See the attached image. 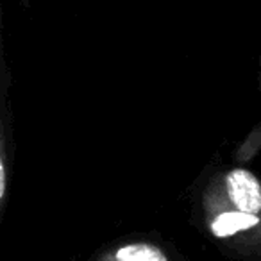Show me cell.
<instances>
[{
    "label": "cell",
    "mask_w": 261,
    "mask_h": 261,
    "mask_svg": "<svg viewBox=\"0 0 261 261\" xmlns=\"http://www.w3.org/2000/svg\"><path fill=\"white\" fill-rule=\"evenodd\" d=\"M225 195L234 210L257 215L261 211V181L249 170L234 168L225 175Z\"/></svg>",
    "instance_id": "cell-1"
},
{
    "label": "cell",
    "mask_w": 261,
    "mask_h": 261,
    "mask_svg": "<svg viewBox=\"0 0 261 261\" xmlns=\"http://www.w3.org/2000/svg\"><path fill=\"white\" fill-rule=\"evenodd\" d=\"M257 224H259L257 215L242 213L238 210H232V211H222L220 215H217L211 220L210 229L217 238H232V236L240 234V232L250 231Z\"/></svg>",
    "instance_id": "cell-2"
},
{
    "label": "cell",
    "mask_w": 261,
    "mask_h": 261,
    "mask_svg": "<svg viewBox=\"0 0 261 261\" xmlns=\"http://www.w3.org/2000/svg\"><path fill=\"white\" fill-rule=\"evenodd\" d=\"M115 259L122 261H160L167 259L163 252L158 247L147 245V243H135V245H125L115 252Z\"/></svg>",
    "instance_id": "cell-3"
},
{
    "label": "cell",
    "mask_w": 261,
    "mask_h": 261,
    "mask_svg": "<svg viewBox=\"0 0 261 261\" xmlns=\"http://www.w3.org/2000/svg\"><path fill=\"white\" fill-rule=\"evenodd\" d=\"M9 185V161H8V142H6V129L0 120V217L4 210L6 197Z\"/></svg>",
    "instance_id": "cell-4"
}]
</instances>
